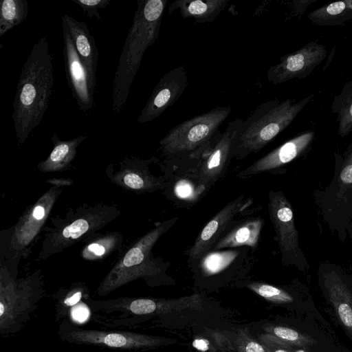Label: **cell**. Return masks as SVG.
I'll return each mask as SVG.
<instances>
[{
	"mask_svg": "<svg viewBox=\"0 0 352 352\" xmlns=\"http://www.w3.org/2000/svg\"><path fill=\"white\" fill-rule=\"evenodd\" d=\"M54 85L52 56L45 36L33 45L19 76L12 119L16 138L23 144L47 109Z\"/></svg>",
	"mask_w": 352,
	"mask_h": 352,
	"instance_id": "obj_1",
	"label": "cell"
},
{
	"mask_svg": "<svg viewBox=\"0 0 352 352\" xmlns=\"http://www.w3.org/2000/svg\"><path fill=\"white\" fill-rule=\"evenodd\" d=\"M168 0H138L133 23L126 38L113 82L112 110L122 111L144 54L159 36Z\"/></svg>",
	"mask_w": 352,
	"mask_h": 352,
	"instance_id": "obj_2",
	"label": "cell"
},
{
	"mask_svg": "<svg viewBox=\"0 0 352 352\" xmlns=\"http://www.w3.org/2000/svg\"><path fill=\"white\" fill-rule=\"evenodd\" d=\"M314 96L311 94L297 102L272 99L261 103L243 122L235 138L232 156L242 160L259 152L289 126Z\"/></svg>",
	"mask_w": 352,
	"mask_h": 352,
	"instance_id": "obj_3",
	"label": "cell"
},
{
	"mask_svg": "<svg viewBox=\"0 0 352 352\" xmlns=\"http://www.w3.org/2000/svg\"><path fill=\"white\" fill-rule=\"evenodd\" d=\"M333 156L332 179L323 190L314 191V202L331 233L345 243L352 239V142Z\"/></svg>",
	"mask_w": 352,
	"mask_h": 352,
	"instance_id": "obj_4",
	"label": "cell"
},
{
	"mask_svg": "<svg viewBox=\"0 0 352 352\" xmlns=\"http://www.w3.org/2000/svg\"><path fill=\"white\" fill-rule=\"evenodd\" d=\"M231 113L230 106L215 107L176 125L160 141L170 160H199Z\"/></svg>",
	"mask_w": 352,
	"mask_h": 352,
	"instance_id": "obj_5",
	"label": "cell"
},
{
	"mask_svg": "<svg viewBox=\"0 0 352 352\" xmlns=\"http://www.w3.org/2000/svg\"><path fill=\"white\" fill-rule=\"evenodd\" d=\"M177 220L178 217H175L161 223L131 247L101 283L97 289L98 295L105 296L136 278L161 273L162 269L151 259V250Z\"/></svg>",
	"mask_w": 352,
	"mask_h": 352,
	"instance_id": "obj_6",
	"label": "cell"
},
{
	"mask_svg": "<svg viewBox=\"0 0 352 352\" xmlns=\"http://www.w3.org/2000/svg\"><path fill=\"white\" fill-rule=\"evenodd\" d=\"M267 208L276 233L282 263L294 266L302 272L308 271L309 263L300 246L299 233L291 203L281 190H270L268 192Z\"/></svg>",
	"mask_w": 352,
	"mask_h": 352,
	"instance_id": "obj_7",
	"label": "cell"
},
{
	"mask_svg": "<svg viewBox=\"0 0 352 352\" xmlns=\"http://www.w3.org/2000/svg\"><path fill=\"white\" fill-rule=\"evenodd\" d=\"M38 286L28 280H6L0 285V333L3 336L19 331L30 319L39 301Z\"/></svg>",
	"mask_w": 352,
	"mask_h": 352,
	"instance_id": "obj_8",
	"label": "cell"
},
{
	"mask_svg": "<svg viewBox=\"0 0 352 352\" xmlns=\"http://www.w3.org/2000/svg\"><path fill=\"white\" fill-rule=\"evenodd\" d=\"M201 296L195 293L176 299L122 297L100 300L99 310L105 315L111 314L112 321L118 322L129 317L170 313L186 309L202 308Z\"/></svg>",
	"mask_w": 352,
	"mask_h": 352,
	"instance_id": "obj_9",
	"label": "cell"
},
{
	"mask_svg": "<svg viewBox=\"0 0 352 352\" xmlns=\"http://www.w3.org/2000/svg\"><path fill=\"white\" fill-rule=\"evenodd\" d=\"M320 290L352 340V274L342 267L322 262L318 269Z\"/></svg>",
	"mask_w": 352,
	"mask_h": 352,
	"instance_id": "obj_10",
	"label": "cell"
},
{
	"mask_svg": "<svg viewBox=\"0 0 352 352\" xmlns=\"http://www.w3.org/2000/svg\"><path fill=\"white\" fill-rule=\"evenodd\" d=\"M62 337L70 343L121 349H152L176 343L173 339L140 333L78 328L67 330Z\"/></svg>",
	"mask_w": 352,
	"mask_h": 352,
	"instance_id": "obj_11",
	"label": "cell"
},
{
	"mask_svg": "<svg viewBox=\"0 0 352 352\" xmlns=\"http://www.w3.org/2000/svg\"><path fill=\"white\" fill-rule=\"evenodd\" d=\"M241 119L230 121L223 133H219L204 151L198 163L197 179L199 188L212 186L223 174L230 160Z\"/></svg>",
	"mask_w": 352,
	"mask_h": 352,
	"instance_id": "obj_12",
	"label": "cell"
},
{
	"mask_svg": "<svg viewBox=\"0 0 352 352\" xmlns=\"http://www.w3.org/2000/svg\"><path fill=\"white\" fill-rule=\"evenodd\" d=\"M327 50L316 41L283 56L278 63L271 66L267 72L270 82L278 85L297 78L308 77L326 58Z\"/></svg>",
	"mask_w": 352,
	"mask_h": 352,
	"instance_id": "obj_13",
	"label": "cell"
},
{
	"mask_svg": "<svg viewBox=\"0 0 352 352\" xmlns=\"http://www.w3.org/2000/svg\"><path fill=\"white\" fill-rule=\"evenodd\" d=\"M62 27L63 53L67 84L79 109L88 111L94 106L96 81L92 79L80 58L66 25L62 23Z\"/></svg>",
	"mask_w": 352,
	"mask_h": 352,
	"instance_id": "obj_14",
	"label": "cell"
},
{
	"mask_svg": "<svg viewBox=\"0 0 352 352\" xmlns=\"http://www.w3.org/2000/svg\"><path fill=\"white\" fill-rule=\"evenodd\" d=\"M315 135L314 130L300 133L254 162L239 172L238 177L245 178L265 173H278L285 165L309 152Z\"/></svg>",
	"mask_w": 352,
	"mask_h": 352,
	"instance_id": "obj_15",
	"label": "cell"
},
{
	"mask_svg": "<svg viewBox=\"0 0 352 352\" xmlns=\"http://www.w3.org/2000/svg\"><path fill=\"white\" fill-rule=\"evenodd\" d=\"M187 85V73L184 65L166 72L153 90L138 118V122L143 124L160 117L180 98Z\"/></svg>",
	"mask_w": 352,
	"mask_h": 352,
	"instance_id": "obj_16",
	"label": "cell"
},
{
	"mask_svg": "<svg viewBox=\"0 0 352 352\" xmlns=\"http://www.w3.org/2000/svg\"><path fill=\"white\" fill-rule=\"evenodd\" d=\"M244 198L241 195L227 204L206 224L189 250L188 264L197 265L212 250L237 214L246 207L248 200Z\"/></svg>",
	"mask_w": 352,
	"mask_h": 352,
	"instance_id": "obj_17",
	"label": "cell"
},
{
	"mask_svg": "<svg viewBox=\"0 0 352 352\" xmlns=\"http://www.w3.org/2000/svg\"><path fill=\"white\" fill-rule=\"evenodd\" d=\"M62 23L66 25L85 67L92 79L96 81L99 53L94 37L90 34L85 22L77 21L67 14L62 16Z\"/></svg>",
	"mask_w": 352,
	"mask_h": 352,
	"instance_id": "obj_18",
	"label": "cell"
},
{
	"mask_svg": "<svg viewBox=\"0 0 352 352\" xmlns=\"http://www.w3.org/2000/svg\"><path fill=\"white\" fill-rule=\"evenodd\" d=\"M264 220L261 217L248 218L236 223L227 229L212 250L248 245L253 249L257 246Z\"/></svg>",
	"mask_w": 352,
	"mask_h": 352,
	"instance_id": "obj_19",
	"label": "cell"
},
{
	"mask_svg": "<svg viewBox=\"0 0 352 352\" xmlns=\"http://www.w3.org/2000/svg\"><path fill=\"white\" fill-rule=\"evenodd\" d=\"M230 0H177L168 6L170 14L179 10L183 19H192L196 23H211L226 8Z\"/></svg>",
	"mask_w": 352,
	"mask_h": 352,
	"instance_id": "obj_20",
	"label": "cell"
},
{
	"mask_svg": "<svg viewBox=\"0 0 352 352\" xmlns=\"http://www.w3.org/2000/svg\"><path fill=\"white\" fill-rule=\"evenodd\" d=\"M87 138L86 135H80L69 140H60L56 133L51 140L54 148L49 157L39 164L42 170H58L66 167L74 158L78 146Z\"/></svg>",
	"mask_w": 352,
	"mask_h": 352,
	"instance_id": "obj_21",
	"label": "cell"
},
{
	"mask_svg": "<svg viewBox=\"0 0 352 352\" xmlns=\"http://www.w3.org/2000/svg\"><path fill=\"white\" fill-rule=\"evenodd\" d=\"M310 21L320 26H341L352 19V0L324 4L308 14Z\"/></svg>",
	"mask_w": 352,
	"mask_h": 352,
	"instance_id": "obj_22",
	"label": "cell"
},
{
	"mask_svg": "<svg viewBox=\"0 0 352 352\" xmlns=\"http://www.w3.org/2000/svg\"><path fill=\"white\" fill-rule=\"evenodd\" d=\"M331 110L337 115L338 135L343 138L352 133V80L346 82L334 96Z\"/></svg>",
	"mask_w": 352,
	"mask_h": 352,
	"instance_id": "obj_23",
	"label": "cell"
},
{
	"mask_svg": "<svg viewBox=\"0 0 352 352\" xmlns=\"http://www.w3.org/2000/svg\"><path fill=\"white\" fill-rule=\"evenodd\" d=\"M0 6V36H2L26 19L29 8L26 0H1Z\"/></svg>",
	"mask_w": 352,
	"mask_h": 352,
	"instance_id": "obj_24",
	"label": "cell"
},
{
	"mask_svg": "<svg viewBox=\"0 0 352 352\" xmlns=\"http://www.w3.org/2000/svg\"><path fill=\"white\" fill-rule=\"evenodd\" d=\"M262 328L267 333L272 334L294 346L306 348L316 344V340L311 337L287 327L265 324Z\"/></svg>",
	"mask_w": 352,
	"mask_h": 352,
	"instance_id": "obj_25",
	"label": "cell"
},
{
	"mask_svg": "<svg viewBox=\"0 0 352 352\" xmlns=\"http://www.w3.org/2000/svg\"><path fill=\"white\" fill-rule=\"evenodd\" d=\"M101 222L103 221H99L98 215L95 217L90 215L77 219L73 223L64 227L60 232L58 239H61L60 245H67L72 241L79 239L84 234L94 229V227H97Z\"/></svg>",
	"mask_w": 352,
	"mask_h": 352,
	"instance_id": "obj_26",
	"label": "cell"
},
{
	"mask_svg": "<svg viewBox=\"0 0 352 352\" xmlns=\"http://www.w3.org/2000/svg\"><path fill=\"white\" fill-rule=\"evenodd\" d=\"M265 300L276 304H288L294 301V296L279 287L261 282H252L246 286Z\"/></svg>",
	"mask_w": 352,
	"mask_h": 352,
	"instance_id": "obj_27",
	"label": "cell"
},
{
	"mask_svg": "<svg viewBox=\"0 0 352 352\" xmlns=\"http://www.w3.org/2000/svg\"><path fill=\"white\" fill-rule=\"evenodd\" d=\"M233 342L236 352H272L266 345L254 340L247 328L236 331Z\"/></svg>",
	"mask_w": 352,
	"mask_h": 352,
	"instance_id": "obj_28",
	"label": "cell"
},
{
	"mask_svg": "<svg viewBox=\"0 0 352 352\" xmlns=\"http://www.w3.org/2000/svg\"><path fill=\"white\" fill-rule=\"evenodd\" d=\"M83 292L82 287H76L69 292L65 297L58 302L57 310L60 318L67 315L69 309L81 300Z\"/></svg>",
	"mask_w": 352,
	"mask_h": 352,
	"instance_id": "obj_29",
	"label": "cell"
},
{
	"mask_svg": "<svg viewBox=\"0 0 352 352\" xmlns=\"http://www.w3.org/2000/svg\"><path fill=\"white\" fill-rule=\"evenodd\" d=\"M71 1L79 6L88 17H96L98 20L102 19L98 10L107 8L110 3V0H71Z\"/></svg>",
	"mask_w": 352,
	"mask_h": 352,
	"instance_id": "obj_30",
	"label": "cell"
},
{
	"mask_svg": "<svg viewBox=\"0 0 352 352\" xmlns=\"http://www.w3.org/2000/svg\"><path fill=\"white\" fill-rule=\"evenodd\" d=\"M261 342L266 345L272 352H293L294 346L270 334L258 336Z\"/></svg>",
	"mask_w": 352,
	"mask_h": 352,
	"instance_id": "obj_31",
	"label": "cell"
},
{
	"mask_svg": "<svg viewBox=\"0 0 352 352\" xmlns=\"http://www.w3.org/2000/svg\"><path fill=\"white\" fill-rule=\"evenodd\" d=\"M210 336L213 344L222 352H236L233 341L232 342L223 333L212 331Z\"/></svg>",
	"mask_w": 352,
	"mask_h": 352,
	"instance_id": "obj_32",
	"label": "cell"
},
{
	"mask_svg": "<svg viewBox=\"0 0 352 352\" xmlns=\"http://www.w3.org/2000/svg\"><path fill=\"white\" fill-rule=\"evenodd\" d=\"M107 248L105 245L104 246V243L96 241L90 243L87 247V251L96 256H101L105 254Z\"/></svg>",
	"mask_w": 352,
	"mask_h": 352,
	"instance_id": "obj_33",
	"label": "cell"
},
{
	"mask_svg": "<svg viewBox=\"0 0 352 352\" xmlns=\"http://www.w3.org/2000/svg\"><path fill=\"white\" fill-rule=\"evenodd\" d=\"M194 346L196 348L198 347L199 346H201V347L199 349L201 351H207L208 349L207 342H206V340H204L195 341Z\"/></svg>",
	"mask_w": 352,
	"mask_h": 352,
	"instance_id": "obj_34",
	"label": "cell"
}]
</instances>
